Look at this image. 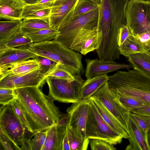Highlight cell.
Wrapping results in <instances>:
<instances>
[{
	"label": "cell",
	"mask_w": 150,
	"mask_h": 150,
	"mask_svg": "<svg viewBox=\"0 0 150 150\" xmlns=\"http://www.w3.org/2000/svg\"><path fill=\"white\" fill-rule=\"evenodd\" d=\"M90 146L92 150H115L114 145L110 144L105 141L99 139H91Z\"/></svg>",
	"instance_id": "obj_38"
},
{
	"label": "cell",
	"mask_w": 150,
	"mask_h": 150,
	"mask_svg": "<svg viewBox=\"0 0 150 150\" xmlns=\"http://www.w3.org/2000/svg\"><path fill=\"white\" fill-rule=\"evenodd\" d=\"M62 150H70L66 132L65 134L63 141Z\"/></svg>",
	"instance_id": "obj_44"
},
{
	"label": "cell",
	"mask_w": 150,
	"mask_h": 150,
	"mask_svg": "<svg viewBox=\"0 0 150 150\" xmlns=\"http://www.w3.org/2000/svg\"><path fill=\"white\" fill-rule=\"evenodd\" d=\"M98 15V8L74 19L64 26L59 27L57 30L59 33L54 40L70 48L75 37L81 30L97 25Z\"/></svg>",
	"instance_id": "obj_9"
},
{
	"label": "cell",
	"mask_w": 150,
	"mask_h": 150,
	"mask_svg": "<svg viewBox=\"0 0 150 150\" xmlns=\"http://www.w3.org/2000/svg\"><path fill=\"white\" fill-rule=\"evenodd\" d=\"M0 128L16 145L21 146L26 129L10 105L2 106L1 108Z\"/></svg>",
	"instance_id": "obj_10"
},
{
	"label": "cell",
	"mask_w": 150,
	"mask_h": 150,
	"mask_svg": "<svg viewBox=\"0 0 150 150\" xmlns=\"http://www.w3.org/2000/svg\"><path fill=\"white\" fill-rule=\"evenodd\" d=\"M33 43L31 39L20 30L3 45L8 48H13L29 46Z\"/></svg>",
	"instance_id": "obj_31"
},
{
	"label": "cell",
	"mask_w": 150,
	"mask_h": 150,
	"mask_svg": "<svg viewBox=\"0 0 150 150\" xmlns=\"http://www.w3.org/2000/svg\"><path fill=\"white\" fill-rule=\"evenodd\" d=\"M59 32L52 28L44 29L25 34L32 40L33 43H37L53 40Z\"/></svg>",
	"instance_id": "obj_28"
},
{
	"label": "cell",
	"mask_w": 150,
	"mask_h": 150,
	"mask_svg": "<svg viewBox=\"0 0 150 150\" xmlns=\"http://www.w3.org/2000/svg\"><path fill=\"white\" fill-rule=\"evenodd\" d=\"M108 79L109 76L107 74L86 79L81 86L80 100L89 99L94 93L108 81Z\"/></svg>",
	"instance_id": "obj_22"
},
{
	"label": "cell",
	"mask_w": 150,
	"mask_h": 150,
	"mask_svg": "<svg viewBox=\"0 0 150 150\" xmlns=\"http://www.w3.org/2000/svg\"><path fill=\"white\" fill-rule=\"evenodd\" d=\"M55 0H38L37 3L41 4L46 6L52 7Z\"/></svg>",
	"instance_id": "obj_45"
},
{
	"label": "cell",
	"mask_w": 150,
	"mask_h": 150,
	"mask_svg": "<svg viewBox=\"0 0 150 150\" xmlns=\"http://www.w3.org/2000/svg\"><path fill=\"white\" fill-rule=\"evenodd\" d=\"M127 25L137 36L150 26V1L129 0L125 8Z\"/></svg>",
	"instance_id": "obj_6"
},
{
	"label": "cell",
	"mask_w": 150,
	"mask_h": 150,
	"mask_svg": "<svg viewBox=\"0 0 150 150\" xmlns=\"http://www.w3.org/2000/svg\"><path fill=\"white\" fill-rule=\"evenodd\" d=\"M47 134V129L45 131L38 132L35 134L34 138L30 140L32 150H42L46 141Z\"/></svg>",
	"instance_id": "obj_35"
},
{
	"label": "cell",
	"mask_w": 150,
	"mask_h": 150,
	"mask_svg": "<svg viewBox=\"0 0 150 150\" xmlns=\"http://www.w3.org/2000/svg\"><path fill=\"white\" fill-rule=\"evenodd\" d=\"M67 0H55L53 6L61 4Z\"/></svg>",
	"instance_id": "obj_48"
},
{
	"label": "cell",
	"mask_w": 150,
	"mask_h": 150,
	"mask_svg": "<svg viewBox=\"0 0 150 150\" xmlns=\"http://www.w3.org/2000/svg\"><path fill=\"white\" fill-rule=\"evenodd\" d=\"M89 99L106 122L123 138L128 139L129 132L115 117L98 100L92 97Z\"/></svg>",
	"instance_id": "obj_20"
},
{
	"label": "cell",
	"mask_w": 150,
	"mask_h": 150,
	"mask_svg": "<svg viewBox=\"0 0 150 150\" xmlns=\"http://www.w3.org/2000/svg\"><path fill=\"white\" fill-rule=\"evenodd\" d=\"M69 119L67 113L62 114L57 124L47 129L46 139L42 150H62L63 141Z\"/></svg>",
	"instance_id": "obj_16"
},
{
	"label": "cell",
	"mask_w": 150,
	"mask_h": 150,
	"mask_svg": "<svg viewBox=\"0 0 150 150\" xmlns=\"http://www.w3.org/2000/svg\"><path fill=\"white\" fill-rule=\"evenodd\" d=\"M81 76H78L73 81L48 76L46 81L48 85L49 94L54 100L73 103L80 101V92L84 81Z\"/></svg>",
	"instance_id": "obj_7"
},
{
	"label": "cell",
	"mask_w": 150,
	"mask_h": 150,
	"mask_svg": "<svg viewBox=\"0 0 150 150\" xmlns=\"http://www.w3.org/2000/svg\"><path fill=\"white\" fill-rule=\"evenodd\" d=\"M26 5L23 0H0V19L22 20V15Z\"/></svg>",
	"instance_id": "obj_19"
},
{
	"label": "cell",
	"mask_w": 150,
	"mask_h": 150,
	"mask_svg": "<svg viewBox=\"0 0 150 150\" xmlns=\"http://www.w3.org/2000/svg\"><path fill=\"white\" fill-rule=\"evenodd\" d=\"M45 74L40 68L24 73L0 77V88L15 89L29 86L42 87L46 82Z\"/></svg>",
	"instance_id": "obj_11"
},
{
	"label": "cell",
	"mask_w": 150,
	"mask_h": 150,
	"mask_svg": "<svg viewBox=\"0 0 150 150\" xmlns=\"http://www.w3.org/2000/svg\"><path fill=\"white\" fill-rule=\"evenodd\" d=\"M129 0H102L98 8L97 26L102 33L98 51L103 54L115 52L119 49L118 38L120 28L127 25L125 10Z\"/></svg>",
	"instance_id": "obj_2"
},
{
	"label": "cell",
	"mask_w": 150,
	"mask_h": 150,
	"mask_svg": "<svg viewBox=\"0 0 150 150\" xmlns=\"http://www.w3.org/2000/svg\"><path fill=\"white\" fill-rule=\"evenodd\" d=\"M33 133L31 134L29 136L26 137L25 135L21 141V150H32L30 142L31 138L34 136Z\"/></svg>",
	"instance_id": "obj_43"
},
{
	"label": "cell",
	"mask_w": 150,
	"mask_h": 150,
	"mask_svg": "<svg viewBox=\"0 0 150 150\" xmlns=\"http://www.w3.org/2000/svg\"><path fill=\"white\" fill-rule=\"evenodd\" d=\"M102 38V32L97 25L84 28L78 33L70 48L85 55L99 48Z\"/></svg>",
	"instance_id": "obj_12"
},
{
	"label": "cell",
	"mask_w": 150,
	"mask_h": 150,
	"mask_svg": "<svg viewBox=\"0 0 150 150\" xmlns=\"http://www.w3.org/2000/svg\"><path fill=\"white\" fill-rule=\"evenodd\" d=\"M10 105L14 113L24 126L26 130L31 132V130L29 124L21 108L17 99L14 100L11 103Z\"/></svg>",
	"instance_id": "obj_36"
},
{
	"label": "cell",
	"mask_w": 150,
	"mask_h": 150,
	"mask_svg": "<svg viewBox=\"0 0 150 150\" xmlns=\"http://www.w3.org/2000/svg\"><path fill=\"white\" fill-rule=\"evenodd\" d=\"M129 64L134 69L150 75V56L144 52L138 53L128 57Z\"/></svg>",
	"instance_id": "obj_25"
},
{
	"label": "cell",
	"mask_w": 150,
	"mask_h": 150,
	"mask_svg": "<svg viewBox=\"0 0 150 150\" xmlns=\"http://www.w3.org/2000/svg\"><path fill=\"white\" fill-rule=\"evenodd\" d=\"M129 137V144L126 147V150H150L148 138L131 116L129 115L128 123Z\"/></svg>",
	"instance_id": "obj_18"
},
{
	"label": "cell",
	"mask_w": 150,
	"mask_h": 150,
	"mask_svg": "<svg viewBox=\"0 0 150 150\" xmlns=\"http://www.w3.org/2000/svg\"><path fill=\"white\" fill-rule=\"evenodd\" d=\"M26 4H33L37 3L38 0H23Z\"/></svg>",
	"instance_id": "obj_46"
},
{
	"label": "cell",
	"mask_w": 150,
	"mask_h": 150,
	"mask_svg": "<svg viewBox=\"0 0 150 150\" xmlns=\"http://www.w3.org/2000/svg\"><path fill=\"white\" fill-rule=\"evenodd\" d=\"M0 141L5 150H21V147L16 145L1 130Z\"/></svg>",
	"instance_id": "obj_39"
},
{
	"label": "cell",
	"mask_w": 150,
	"mask_h": 150,
	"mask_svg": "<svg viewBox=\"0 0 150 150\" xmlns=\"http://www.w3.org/2000/svg\"><path fill=\"white\" fill-rule=\"evenodd\" d=\"M90 104L86 126V138L99 139L115 145L121 143L123 137L104 120L89 99Z\"/></svg>",
	"instance_id": "obj_5"
},
{
	"label": "cell",
	"mask_w": 150,
	"mask_h": 150,
	"mask_svg": "<svg viewBox=\"0 0 150 150\" xmlns=\"http://www.w3.org/2000/svg\"><path fill=\"white\" fill-rule=\"evenodd\" d=\"M40 88L29 86L14 89L16 99L34 134L55 125L62 115L53 98L44 94Z\"/></svg>",
	"instance_id": "obj_1"
},
{
	"label": "cell",
	"mask_w": 150,
	"mask_h": 150,
	"mask_svg": "<svg viewBox=\"0 0 150 150\" xmlns=\"http://www.w3.org/2000/svg\"><path fill=\"white\" fill-rule=\"evenodd\" d=\"M79 0H67L64 3L53 6L49 17L51 27L57 30L70 22L73 19L74 12Z\"/></svg>",
	"instance_id": "obj_14"
},
{
	"label": "cell",
	"mask_w": 150,
	"mask_h": 150,
	"mask_svg": "<svg viewBox=\"0 0 150 150\" xmlns=\"http://www.w3.org/2000/svg\"><path fill=\"white\" fill-rule=\"evenodd\" d=\"M16 98L14 89L0 88V104L2 106L10 105Z\"/></svg>",
	"instance_id": "obj_37"
},
{
	"label": "cell",
	"mask_w": 150,
	"mask_h": 150,
	"mask_svg": "<svg viewBox=\"0 0 150 150\" xmlns=\"http://www.w3.org/2000/svg\"><path fill=\"white\" fill-rule=\"evenodd\" d=\"M46 77L51 76L69 81L76 79L77 76H74L69 71L62 67L59 63H57L45 74Z\"/></svg>",
	"instance_id": "obj_32"
},
{
	"label": "cell",
	"mask_w": 150,
	"mask_h": 150,
	"mask_svg": "<svg viewBox=\"0 0 150 150\" xmlns=\"http://www.w3.org/2000/svg\"><path fill=\"white\" fill-rule=\"evenodd\" d=\"M85 61L86 64L85 76L86 79L107 74L120 69L132 68L130 64L119 63L112 60L86 58Z\"/></svg>",
	"instance_id": "obj_15"
},
{
	"label": "cell",
	"mask_w": 150,
	"mask_h": 150,
	"mask_svg": "<svg viewBox=\"0 0 150 150\" xmlns=\"http://www.w3.org/2000/svg\"><path fill=\"white\" fill-rule=\"evenodd\" d=\"M99 5L100 4L89 0H79L75 8L72 20L98 9Z\"/></svg>",
	"instance_id": "obj_33"
},
{
	"label": "cell",
	"mask_w": 150,
	"mask_h": 150,
	"mask_svg": "<svg viewBox=\"0 0 150 150\" xmlns=\"http://www.w3.org/2000/svg\"><path fill=\"white\" fill-rule=\"evenodd\" d=\"M22 20L0 21V45L5 44L20 30Z\"/></svg>",
	"instance_id": "obj_24"
},
{
	"label": "cell",
	"mask_w": 150,
	"mask_h": 150,
	"mask_svg": "<svg viewBox=\"0 0 150 150\" xmlns=\"http://www.w3.org/2000/svg\"><path fill=\"white\" fill-rule=\"evenodd\" d=\"M120 54L128 57L129 55L145 52L136 36L131 34L123 44L119 47Z\"/></svg>",
	"instance_id": "obj_27"
},
{
	"label": "cell",
	"mask_w": 150,
	"mask_h": 150,
	"mask_svg": "<svg viewBox=\"0 0 150 150\" xmlns=\"http://www.w3.org/2000/svg\"><path fill=\"white\" fill-rule=\"evenodd\" d=\"M137 109L150 113V106L138 108Z\"/></svg>",
	"instance_id": "obj_47"
},
{
	"label": "cell",
	"mask_w": 150,
	"mask_h": 150,
	"mask_svg": "<svg viewBox=\"0 0 150 150\" xmlns=\"http://www.w3.org/2000/svg\"><path fill=\"white\" fill-rule=\"evenodd\" d=\"M52 28L50 23L49 18L26 19L21 21L20 30L26 34L41 29Z\"/></svg>",
	"instance_id": "obj_26"
},
{
	"label": "cell",
	"mask_w": 150,
	"mask_h": 150,
	"mask_svg": "<svg viewBox=\"0 0 150 150\" xmlns=\"http://www.w3.org/2000/svg\"><path fill=\"white\" fill-rule=\"evenodd\" d=\"M92 2L99 4L102 2V0H89Z\"/></svg>",
	"instance_id": "obj_49"
},
{
	"label": "cell",
	"mask_w": 150,
	"mask_h": 150,
	"mask_svg": "<svg viewBox=\"0 0 150 150\" xmlns=\"http://www.w3.org/2000/svg\"><path fill=\"white\" fill-rule=\"evenodd\" d=\"M51 7L37 3L33 4H26L24 6L22 15L23 19L49 18Z\"/></svg>",
	"instance_id": "obj_23"
},
{
	"label": "cell",
	"mask_w": 150,
	"mask_h": 150,
	"mask_svg": "<svg viewBox=\"0 0 150 150\" xmlns=\"http://www.w3.org/2000/svg\"><path fill=\"white\" fill-rule=\"evenodd\" d=\"M120 100L122 104L130 112L135 109L150 106V105L146 102L130 97L120 96Z\"/></svg>",
	"instance_id": "obj_34"
},
{
	"label": "cell",
	"mask_w": 150,
	"mask_h": 150,
	"mask_svg": "<svg viewBox=\"0 0 150 150\" xmlns=\"http://www.w3.org/2000/svg\"><path fill=\"white\" fill-rule=\"evenodd\" d=\"M28 49L38 56L59 63L62 67L74 76H81L84 73L82 54L54 40L33 43Z\"/></svg>",
	"instance_id": "obj_4"
},
{
	"label": "cell",
	"mask_w": 150,
	"mask_h": 150,
	"mask_svg": "<svg viewBox=\"0 0 150 150\" xmlns=\"http://www.w3.org/2000/svg\"><path fill=\"white\" fill-rule=\"evenodd\" d=\"M35 59L39 63L41 71L45 74L57 63L50 59L42 56H38Z\"/></svg>",
	"instance_id": "obj_41"
},
{
	"label": "cell",
	"mask_w": 150,
	"mask_h": 150,
	"mask_svg": "<svg viewBox=\"0 0 150 150\" xmlns=\"http://www.w3.org/2000/svg\"><path fill=\"white\" fill-rule=\"evenodd\" d=\"M145 52L150 56V51H148V52Z\"/></svg>",
	"instance_id": "obj_50"
},
{
	"label": "cell",
	"mask_w": 150,
	"mask_h": 150,
	"mask_svg": "<svg viewBox=\"0 0 150 150\" xmlns=\"http://www.w3.org/2000/svg\"><path fill=\"white\" fill-rule=\"evenodd\" d=\"M29 46L9 48L3 45H0V68L23 61L36 58L38 55L28 49Z\"/></svg>",
	"instance_id": "obj_17"
},
{
	"label": "cell",
	"mask_w": 150,
	"mask_h": 150,
	"mask_svg": "<svg viewBox=\"0 0 150 150\" xmlns=\"http://www.w3.org/2000/svg\"></svg>",
	"instance_id": "obj_51"
},
{
	"label": "cell",
	"mask_w": 150,
	"mask_h": 150,
	"mask_svg": "<svg viewBox=\"0 0 150 150\" xmlns=\"http://www.w3.org/2000/svg\"><path fill=\"white\" fill-rule=\"evenodd\" d=\"M40 67L39 63L35 59H30L0 68V77L27 73Z\"/></svg>",
	"instance_id": "obj_21"
},
{
	"label": "cell",
	"mask_w": 150,
	"mask_h": 150,
	"mask_svg": "<svg viewBox=\"0 0 150 150\" xmlns=\"http://www.w3.org/2000/svg\"><path fill=\"white\" fill-rule=\"evenodd\" d=\"M66 132L70 150H86L87 149L90 142L89 139L80 138L67 125Z\"/></svg>",
	"instance_id": "obj_29"
},
{
	"label": "cell",
	"mask_w": 150,
	"mask_h": 150,
	"mask_svg": "<svg viewBox=\"0 0 150 150\" xmlns=\"http://www.w3.org/2000/svg\"><path fill=\"white\" fill-rule=\"evenodd\" d=\"M89 99L72 103L66 111L69 117L67 125L80 138H86V126L89 107Z\"/></svg>",
	"instance_id": "obj_13"
},
{
	"label": "cell",
	"mask_w": 150,
	"mask_h": 150,
	"mask_svg": "<svg viewBox=\"0 0 150 150\" xmlns=\"http://www.w3.org/2000/svg\"><path fill=\"white\" fill-rule=\"evenodd\" d=\"M90 97L100 101L129 132L128 123L131 112L122 104L120 96L110 88L108 81Z\"/></svg>",
	"instance_id": "obj_8"
},
{
	"label": "cell",
	"mask_w": 150,
	"mask_h": 150,
	"mask_svg": "<svg viewBox=\"0 0 150 150\" xmlns=\"http://www.w3.org/2000/svg\"><path fill=\"white\" fill-rule=\"evenodd\" d=\"M131 34L130 31L127 25H124L120 28L118 38L119 47L123 44Z\"/></svg>",
	"instance_id": "obj_42"
},
{
	"label": "cell",
	"mask_w": 150,
	"mask_h": 150,
	"mask_svg": "<svg viewBox=\"0 0 150 150\" xmlns=\"http://www.w3.org/2000/svg\"><path fill=\"white\" fill-rule=\"evenodd\" d=\"M108 83L120 96L132 98L150 105V75L134 69L119 71L109 76Z\"/></svg>",
	"instance_id": "obj_3"
},
{
	"label": "cell",
	"mask_w": 150,
	"mask_h": 150,
	"mask_svg": "<svg viewBox=\"0 0 150 150\" xmlns=\"http://www.w3.org/2000/svg\"><path fill=\"white\" fill-rule=\"evenodd\" d=\"M136 37L144 51L145 52L149 51L150 50V26L144 32Z\"/></svg>",
	"instance_id": "obj_40"
},
{
	"label": "cell",
	"mask_w": 150,
	"mask_h": 150,
	"mask_svg": "<svg viewBox=\"0 0 150 150\" xmlns=\"http://www.w3.org/2000/svg\"><path fill=\"white\" fill-rule=\"evenodd\" d=\"M130 114L145 136L148 138V133L150 129V113L136 109L132 111Z\"/></svg>",
	"instance_id": "obj_30"
}]
</instances>
